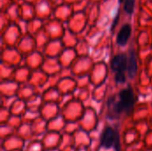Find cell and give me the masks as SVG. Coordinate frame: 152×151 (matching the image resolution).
Segmentation results:
<instances>
[{"label": "cell", "instance_id": "6da1fadb", "mask_svg": "<svg viewBox=\"0 0 152 151\" xmlns=\"http://www.w3.org/2000/svg\"><path fill=\"white\" fill-rule=\"evenodd\" d=\"M120 101L116 105V111L120 112H129L134 103V98L133 91L129 88L124 89L120 92Z\"/></svg>", "mask_w": 152, "mask_h": 151}, {"label": "cell", "instance_id": "7a4b0ae2", "mask_svg": "<svg viewBox=\"0 0 152 151\" xmlns=\"http://www.w3.org/2000/svg\"><path fill=\"white\" fill-rule=\"evenodd\" d=\"M118 142V133L111 127H108L105 129L102 135L101 139V146L106 149L112 148L116 145Z\"/></svg>", "mask_w": 152, "mask_h": 151}, {"label": "cell", "instance_id": "3957f363", "mask_svg": "<svg viewBox=\"0 0 152 151\" xmlns=\"http://www.w3.org/2000/svg\"><path fill=\"white\" fill-rule=\"evenodd\" d=\"M127 57L124 53L118 54L114 57L111 62V68L114 71L117 73L118 72H125V70L127 69Z\"/></svg>", "mask_w": 152, "mask_h": 151}, {"label": "cell", "instance_id": "277c9868", "mask_svg": "<svg viewBox=\"0 0 152 151\" xmlns=\"http://www.w3.org/2000/svg\"><path fill=\"white\" fill-rule=\"evenodd\" d=\"M132 33V28L129 24L124 25L117 36V42L119 45H126Z\"/></svg>", "mask_w": 152, "mask_h": 151}, {"label": "cell", "instance_id": "5b68a950", "mask_svg": "<svg viewBox=\"0 0 152 151\" xmlns=\"http://www.w3.org/2000/svg\"><path fill=\"white\" fill-rule=\"evenodd\" d=\"M128 74L129 77L131 78H134V76L136 75V71H137V62H136V56H135V53L134 51H132L130 53L129 58H128Z\"/></svg>", "mask_w": 152, "mask_h": 151}, {"label": "cell", "instance_id": "8992f818", "mask_svg": "<svg viewBox=\"0 0 152 151\" xmlns=\"http://www.w3.org/2000/svg\"><path fill=\"white\" fill-rule=\"evenodd\" d=\"M134 0H126L125 5H124L125 11L127 13L131 14L134 12Z\"/></svg>", "mask_w": 152, "mask_h": 151}, {"label": "cell", "instance_id": "52a82bcc", "mask_svg": "<svg viewBox=\"0 0 152 151\" xmlns=\"http://www.w3.org/2000/svg\"><path fill=\"white\" fill-rule=\"evenodd\" d=\"M116 81L118 83H125L126 81V76H125V73L123 72H118V73H116Z\"/></svg>", "mask_w": 152, "mask_h": 151}]
</instances>
